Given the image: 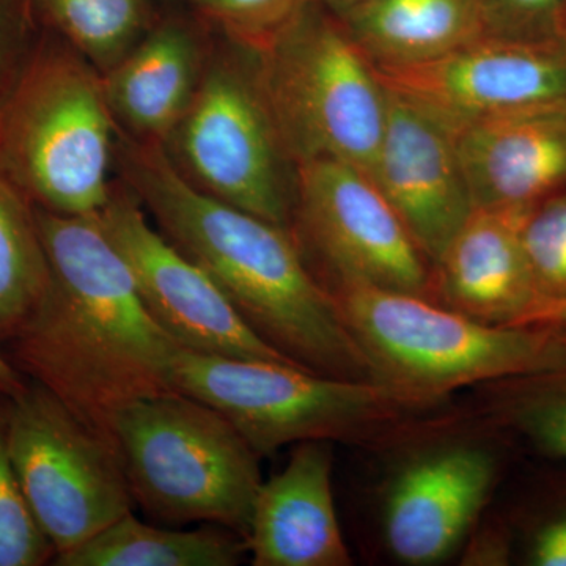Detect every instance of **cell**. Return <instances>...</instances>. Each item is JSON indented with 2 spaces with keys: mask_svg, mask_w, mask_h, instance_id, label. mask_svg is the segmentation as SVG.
Wrapping results in <instances>:
<instances>
[{
  "mask_svg": "<svg viewBox=\"0 0 566 566\" xmlns=\"http://www.w3.org/2000/svg\"><path fill=\"white\" fill-rule=\"evenodd\" d=\"M35 212L50 285L7 344L10 360L114 442L112 424L123 408L175 392L170 374L182 346L145 307L95 214Z\"/></svg>",
  "mask_w": 566,
  "mask_h": 566,
  "instance_id": "cell-1",
  "label": "cell"
},
{
  "mask_svg": "<svg viewBox=\"0 0 566 566\" xmlns=\"http://www.w3.org/2000/svg\"><path fill=\"white\" fill-rule=\"evenodd\" d=\"M114 163L159 232L211 275L262 340L315 374L376 381L292 229L199 191L161 145L118 128Z\"/></svg>",
  "mask_w": 566,
  "mask_h": 566,
  "instance_id": "cell-2",
  "label": "cell"
},
{
  "mask_svg": "<svg viewBox=\"0 0 566 566\" xmlns=\"http://www.w3.org/2000/svg\"><path fill=\"white\" fill-rule=\"evenodd\" d=\"M326 290L376 381L420 403L566 365L565 324L499 326L420 294L356 283Z\"/></svg>",
  "mask_w": 566,
  "mask_h": 566,
  "instance_id": "cell-3",
  "label": "cell"
},
{
  "mask_svg": "<svg viewBox=\"0 0 566 566\" xmlns=\"http://www.w3.org/2000/svg\"><path fill=\"white\" fill-rule=\"evenodd\" d=\"M170 382L218 409L260 458L300 442L394 447L433 422L420 403L376 381H349L279 360L181 348Z\"/></svg>",
  "mask_w": 566,
  "mask_h": 566,
  "instance_id": "cell-4",
  "label": "cell"
},
{
  "mask_svg": "<svg viewBox=\"0 0 566 566\" xmlns=\"http://www.w3.org/2000/svg\"><path fill=\"white\" fill-rule=\"evenodd\" d=\"M115 137L102 73L65 41L43 43L2 96L0 172L41 210L98 214Z\"/></svg>",
  "mask_w": 566,
  "mask_h": 566,
  "instance_id": "cell-5",
  "label": "cell"
},
{
  "mask_svg": "<svg viewBox=\"0 0 566 566\" xmlns=\"http://www.w3.org/2000/svg\"><path fill=\"white\" fill-rule=\"evenodd\" d=\"M112 438L148 515L248 536L260 457L218 409L178 390L142 398L115 416Z\"/></svg>",
  "mask_w": 566,
  "mask_h": 566,
  "instance_id": "cell-6",
  "label": "cell"
},
{
  "mask_svg": "<svg viewBox=\"0 0 566 566\" xmlns=\"http://www.w3.org/2000/svg\"><path fill=\"white\" fill-rule=\"evenodd\" d=\"M253 55L293 166L327 158L370 174L385 133L387 88L340 20L315 2Z\"/></svg>",
  "mask_w": 566,
  "mask_h": 566,
  "instance_id": "cell-7",
  "label": "cell"
},
{
  "mask_svg": "<svg viewBox=\"0 0 566 566\" xmlns=\"http://www.w3.org/2000/svg\"><path fill=\"white\" fill-rule=\"evenodd\" d=\"M199 191L290 229L292 163L251 62L210 51L191 104L161 145ZM293 164V163H292Z\"/></svg>",
  "mask_w": 566,
  "mask_h": 566,
  "instance_id": "cell-8",
  "label": "cell"
},
{
  "mask_svg": "<svg viewBox=\"0 0 566 566\" xmlns=\"http://www.w3.org/2000/svg\"><path fill=\"white\" fill-rule=\"evenodd\" d=\"M7 442L14 474L55 556L132 513L117 446L39 382L9 398Z\"/></svg>",
  "mask_w": 566,
  "mask_h": 566,
  "instance_id": "cell-9",
  "label": "cell"
},
{
  "mask_svg": "<svg viewBox=\"0 0 566 566\" xmlns=\"http://www.w3.org/2000/svg\"><path fill=\"white\" fill-rule=\"evenodd\" d=\"M381 494V534L400 564H442L471 538L501 475L488 439L428 423L400 442Z\"/></svg>",
  "mask_w": 566,
  "mask_h": 566,
  "instance_id": "cell-10",
  "label": "cell"
},
{
  "mask_svg": "<svg viewBox=\"0 0 566 566\" xmlns=\"http://www.w3.org/2000/svg\"><path fill=\"white\" fill-rule=\"evenodd\" d=\"M293 218L294 238L322 260L329 285L430 296V260L365 170L327 158L294 164Z\"/></svg>",
  "mask_w": 566,
  "mask_h": 566,
  "instance_id": "cell-11",
  "label": "cell"
},
{
  "mask_svg": "<svg viewBox=\"0 0 566 566\" xmlns=\"http://www.w3.org/2000/svg\"><path fill=\"white\" fill-rule=\"evenodd\" d=\"M375 70L386 87L452 128L566 107V43L557 36L488 33L436 61Z\"/></svg>",
  "mask_w": 566,
  "mask_h": 566,
  "instance_id": "cell-12",
  "label": "cell"
},
{
  "mask_svg": "<svg viewBox=\"0 0 566 566\" xmlns=\"http://www.w3.org/2000/svg\"><path fill=\"white\" fill-rule=\"evenodd\" d=\"M95 218L132 270L147 311L182 348L293 364L253 333L203 268L153 229L126 186H112Z\"/></svg>",
  "mask_w": 566,
  "mask_h": 566,
  "instance_id": "cell-13",
  "label": "cell"
},
{
  "mask_svg": "<svg viewBox=\"0 0 566 566\" xmlns=\"http://www.w3.org/2000/svg\"><path fill=\"white\" fill-rule=\"evenodd\" d=\"M387 88V117L370 177L433 264L474 210L455 129Z\"/></svg>",
  "mask_w": 566,
  "mask_h": 566,
  "instance_id": "cell-14",
  "label": "cell"
},
{
  "mask_svg": "<svg viewBox=\"0 0 566 566\" xmlns=\"http://www.w3.org/2000/svg\"><path fill=\"white\" fill-rule=\"evenodd\" d=\"M523 214L474 207L431 264L428 297L479 322L532 326L545 300L521 240Z\"/></svg>",
  "mask_w": 566,
  "mask_h": 566,
  "instance_id": "cell-15",
  "label": "cell"
},
{
  "mask_svg": "<svg viewBox=\"0 0 566 566\" xmlns=\"http://www.w3.org/2000/svg\"><path fill=\"white\" fill-rule=\"evenodd\" d=\"M333 463V442H300L262 483L245 536L253 566L353 564L335 513Z\"/></svg>",
  "mask_w": 566,
  "mask_h": 566,
  "instance_id": "cell-16",
  "label": "cell"
},
{
  "mask_svg": "<svg viewBox=\"0 0 566 566\" xmlns=\"http://www.w3.org/2000/svg\"><path fill=\"white\" fill-rule=\"evenodd\" d=\"M475 207L526 212L566 189V107L455 126Z\"/></svg>",
  "mask_w": 566,
  "mask_h": 566,
  "instance_id": "cell-17",
  "label": "cell"
},
{
  "mask_svg": "<svg viewBox=\"0 0 566 566\" xmlns=\"http://www.w3.org/2000/svg\"><path fill=\"white\" fill-rule=\"evenodd\" d=\"M210 51L199 29L185 18L156 20L144 39L102 74L117 128L136 140L166 144L196 95Z\"/></svg>",
  "mask_w": 566,
  "mask_h": 566,
  "instance_id": "cell-18",
  "label": "cell"
},
{
  "mask_svg": "<svg viewBox=\"0 0 566 566\" xmlns=\"http://www.w3.org/2000/svg\"><path fill=\"white\" fill-rule=\"evenodd\" d=\"M338 20L376 66L436 61L490 33L483 0H371Z\"/></svg>",
  "mask_w": 566,
  "mask_h": 566,
  "instance_id": "cell-19",
  "label": "cell"
},
{
  "mask_svg": "<svg viewBox=\"0 0 566 566\" xmlns=\"http://www.w3.org/2000/svg\"><path fill=\"white\" fill-rule=\"evenodd\" d=\"M248 554L244 536L226 527L175 531L142 523L133 512L59 554V566H234Z\"/></svg>",
  "mask_w": 566,
  "mask_h": 566,
  "instance_id": "cell-20",
  "label": "cell"
},
{
  "mask_svg": "<svg viewBox=\"0 0 566 566\" xmlns=\"http://www.w3.org/2000/svg\"><path fill=\"white\" fill-rule=\"evenodd\" d=\"M50 279L35 207L0 172V344H9L28 322Z\"/></svg>",
  "mask_w": 566,
  "mask_h": 566,
  "instance_id": "cell-21",
  "label": "cell"
},
{
  "mask_svg": "<svg viewBox=\"0 0 566 566\" xmlns=\"http://www.w3.org/2000/svg\"><path fill=\"white\" fill-rule=\"evenodd\" d=\"M33 7L40 22L102 74L156 22L151 0H33Z\"/></svg>",
  "mask_w": 566,
  "mask_h": 566,
  "instance_id": "cell-22",
  "label": "cell"
},
{
  "mask_svg": "<svg viewBox=\"0 0 566 566\" xmlns=\"http://www.w3.org/2000/svg\"><path fill=\"white\" fill-rule=\"evenodd\" d=\"M482 416L523 436L546 455L566 461V365L480 386Z\"/></svg>",
  "mask_w": 566,
  "mask_h": 566,
  "instance_id": "cell-23",
  "label": "cell"
},
{
  "mask_svg": "<svg viewBox=\"0 0 566 566\" xmlns=\"http://www.w3.org/2000/svg\"><path fill=\"white\" fill-rule=\"evenodd\" d=\"M9 398L0 397V566H40L55 551L41 532L14 474L7 442Z\"/></svg>",
  "mask_w": 566,
  "mask_h": 566,
  "instance_id": "cell-24",
  "label": "cell"
},
{
  "mask_svg": "<svg viewBox=\"0 0 566 566\" xmlns=\"http://www.w3.org/2000/svg\"><path fill=\"white\" fill-rule=\"evenodd\" d=\"M315 0H192L200 20L234 46L259 54L270 48Z\"/></svg>",
  "mask_w": 566,
  "mask_h": 566,
  "instance_id": "cell-25",
  "label": "cell"
},
{
  "mask_svg": "<svg viewBox=\"0 0 566 566\" xmlns=\"http://www.w3.org/2000/svg\"><path fill=\"white\" fill-rule=\"evenodd\" d=\"M521 240L543 307L566 301V189L524 212Z\"/></svg>",
  "mask_w": 566,
  "mask_h": 566,
  "instance_id": "cell-26",
  "label": "cell"
},
{
  "mask_svg": "<svg viewBox=\"0 0 566 566\" xmlns=\"http://www.w3.org/2000/svg\"><path fill=\"white\" fill-rule=\"evenodd\" d=\"M490 33L505 36H556L566 0H483Z\"/></svg>",
  "mask_w": 566,
  "mask_h": 566,
  "instance_id": "cell-27",
  "label": "cell"
},
{
  "mask_svg": "<svg viewBox=\"0 0 566 566\" xmlns=\"http://www.w3.org/2000/svg\"><path fill=\"white\" fill-rule=\"evenodd\" d=\"M39 22L33 0H0V98L28 61Z\"/></svg>",
  "mask_w": 566,
  "mask_h": 566,
  "instance_id": "cell-28",
  "label": "cell"
},
{
  "mask_svg": "<svg viewBox=\"0 0 566 566\" xmlns=\"http://www.w3.org/2000/svg\"><path fill=\"white\" fill-rule=\"evenodd\" d=\"M523 554L531 566H566V499L531 521Z\"/></svg>",
  "mask_w": 566,
  "mask_h": 566,
  "instance_id": "cell-29",
  "label": "cell"
},
{
  "mask_svg": "<svg viewBox=\"0 0 566 566\" xmlns=\"http://www.w3.org/2000/svg\"><path fill=\"white\" fill-rule=\"evenodd\" d=\"M510 543L504 534L488 532L482 539H476L475 547H469L468 560H475L480 565H504L510 557Z\"/></svg>",
  "mask_w": 566,
  "mask_h": 566,
  "instance_id": "cell-30",
  "label": "cell"
},
{
  "mask_svg": "<svg viewBox=\"0 0 566 566\" xmlns=\"http://www.w3.org/2000/svg\"><path fill=\"white\" fill-rule=\"evenodd\" d=\"M28 385L25 376L14 367L9 356L0 353V397L11 398Z\"/></svg>",
  "mask_w": 566,
  "mask_h": 566,
  "instance_id": "cell-31",
  "label": "cell"
},
{
  "mask_svg": "<svg viewBox=\"0 0 566 566\" xmlns=\"http://www.w3.org/2000/svg\"><path fill=\"white\" fill-rule=\"evenodd\" d=\"M534 324H565L566 326V301L546 304L535 316Z\"/></svg>",
  "mask_w": 566,
  "mask_h": 566,
  "instance_id": "cell-32",
  "label": "cell"
},
{
  "mask_svg": "<svg viewBox=\"0 0 566 566\" xmlns=\"http://www.w3.org/2000/svg\"><path fill=\"white\" fill-rule=\"evenodd\" d=\"M319 7L324 10L329 11L334 17H344L345 13L363 7L365 3L371 2V0H315Z\"/></svg>",
  "mask_w": 566,
  "mask_h": 566,
  "instance_id": "cell-33",
  "label": "cell"
},
{
  "mask_svg": "<svg viewBox=\"0 0 566 566\" xmlns=\"http://www.w3.org/2000/svg\"><path fill=\"white\" fill-rule=\"evenodd\" d=\"M556 36L566 43V6L564 11H562L560 18H558Z\"/></svg>",
  "mask_w": 566,
  "mask_h": 566,
  "instance_id": "cell-34",
  "label": "cell"
},
{
  "mask_svg": "<svg viewBox=\"0 0 566 566\" xmlns=\"http://www.w3.org/2000/svg\"><path fill=\"white\" fill-rule=\"evenodd\" d=\"M0 132H2V98H0Z\"/></svg>",
  "mask_w": 566,
  "mask_h": 566,
  "instance_id": "cell-35",
  "label": "cell"
}]
</instances>
